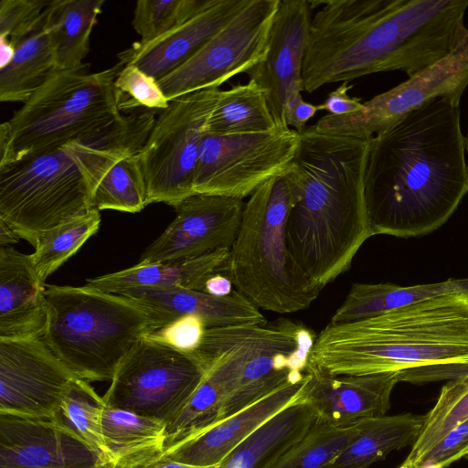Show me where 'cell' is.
I'll list each match as a JSON object with an SVG mask.
<instances>
[{"label": "cell", "instance_id": "51", "mask_svg": "<svg viewBox=\"0 0 468 468\" xmlns=\"http://www.w3.org/2000/svg\"><path fill=\"white\" fill-rule=\"evenodd\" d=\"M398 468V467H397Z\"/></svg>", "mask_w": 468, "mask_h": 468}, {"label": "cell", "instance_id": "5", "mask_svg": "<svg viewBox=\"0 0 468 468\" xmlns=\"http://www.w3.org/2000/svg\"><path fill=\"white\" fill-rule=\"evenodd\" d=\"M468 362V294L415 303L355 322L329 323L308 365L331 375H367Z\"/></svg>", "mask_w": 468, "mask_h": 468}, {"label": "cell", "instance_id": "27", "mask_svg": "<svg viewBox=\"0 0 468 468\" xmlns=\"http://www.w3.org/2000/svg\"><path fill=\"white\" fill-rule=\"evenodd\" d=\"M424 415L401 413L362 420L351 441L326 468H366L393 451L412 446Z\"/></svg>", "mask_w": 468, "mask_h": 468}, {"label": "cell", "instance_id": "22", "mask_svg": "<svg viewBox=\"0 0 468 468\" xmlns=\"http://www.w3.org/2000/svg\"><path fill=\"white\" fill-rule=\"evenodd\" d=\"M119 294L146 309L150 318L149 332L186 314L201 317L207 328L268 324L260 309L237 290L222 297L184 288L133 289Z\"/></svg>", "mask_w": 468, "mask_h": 468}, {"label": "cell", "instance_id": "29", "mask_svg": "<svg viewBox=\"0 0 468 468\" xmlns=\"http://www.w3.org/2000/svg\"><path fill=\"white\" fill-rule=\"evenodd\" d=\"M104 0H51L45 9L57 69L82 67Z\"/></svg>", "mask_w": 468, "mask_h": 468}, {"label": "cell", "instance_id": "50", "mask_svg": "<svg viewBox=\"0 0 468 468\" xmlns=\"http://www.w3.org/2000/svg\"><path fill=\"white\" fill-rule=\"evenodd\" d=\"M464 146H465V150L468 152V132H467L466 137H464ZM467 173H468V165H467Z\"/></svg>", "mask_w": 468, "mask_h": 468}, {"label": "cell", "instance_id": "21", "mask_svg": "<svg viewBox=\"0 0 468 468\" xmlns=\"http://www.w3.org/2000/svg\"><path fill=\"white\" fill-rule=\"evenodd\" d=\"M250 1L207 0L198 12L166 34L150 42L132 44L118 54L119 61L133 64L159 80L191 58Z\"/></svg>", "mask_w": 468, "mask_h": 468}, {"label": "cell", "instance_id": "35", "mask_svg": "<svg viewBox=\"0 0 468 468\" xmlns=\"http://www.w3.org/2000/svg\"><path fill=\"white\" fill-rule=\"evenodd\" d=\"M104 407L103 398L95 391L89 381L75 378L70 383L56 416L111 462L102 434Z\"/></svg>", "mask_w": 468, "mask_h": 468}, {"label": "cell", "instance_id": "9", "mask_svg": "<svg viewBox=\"0 0 468 468\" xmlns=\"http://www.w3.org/2000/svg\"><path fill=\"white\" fill-rule=\"evenodd\" d=\"M290 202L283 176L271 178L250 196L223 271L259 309L282 314L309 308L322 291L290 254L286 239Z\"/></svg>", "mask_w": 468, "mask_h": 468}, {"label": "cell", "instance_id": "43", "mask_svg": "<svg viewBox=\"0 0 468 468\" xmlns=\"http://www.w3.org/2000/svg\"><path fill=\"white\" fill-rule=\"evenodd\" d=\"M301 90H292L284 105V123L299 133L305 130L306 122L314 116L318 106L303 101Z\"/></svg>", "mask_w": 468, "mask_h": 468}, {"label": "cell", "instance_id": "48", "mask_svg": "<svg viewBox=\"0 0 468 468\" xmlns=\"http://www.w3.org/2000/svg\"><path fill=\"white\" fill-rule=\"evenodd\" d=\"M98 468H120L118 465H116L115 463L110 462V463H107Z\"/></svg>", "mask_w": 468, "mask_h": 468}, {"label": "cell", "instance_id": "30", "mask_svg": "<svg viewBox=\"0 0 468 468\" xmlns=\"http://www.w3.org/2000/svg\"><path fill=\"white\" fill-rule=\"evenodd\" d=\"M278 125L265 91L253 80L220 90L207 132L214 134L255 133Z\"/></svg>", "mask_w": 468, "mask_h": 468}, {"label": "cell", "instance_id": "49", "mask_svg": "<svg viewBox=\"0 0 468 468\" xmlns=\"http://www.w3.org/2000/svg\"><path fill=\"white\" fill-rule=\"evenodd\" d=\"M462 458H468V448L460 454L459 460Z\"/></svg>", "mask_w": 468, "mask_h": 468}, {"label": "cell", "instance_id": "6", "mask_svg": "<svg viewBox=\"0 0 468 468\" xmlns=\"http://www.w3.org/2000/svg\"><path fill=\"white\" fill-rule=\"evenodd\" d=\"M315 340L309 328L286 319L214 327L190 356L218 388L223 420L303 377Z\"/></svg>", "mask_w": 468, "mask_h": 468}, {"label": "cell", "instance_id": "26", "mask_svg": "<svg viewBox=\"0 0 468 468\" xmlns=\"http://www.w3.org/2000/svg\"><path fill=\"white\" fill-rule=\"evenodd\" d=\"M453 293L468 294V278H452L436 283L407 287L389 282H355L330 323L365 320L405 305Z\"/></svg>", "mask_w": 468, "mask_h": 468}, {"label": "cell", "instance_id": "28", "mask_svg": "<svg viewBox=\"0 0 468 468\" xmlns=\"http://www.w3.org/2000/svg\"><path fill=\"white\" fill-rule=\"evenodd\" d=\"M45 12V11H44ZM37 27L16 41L11 60L0 68V101L26 102L56 70L45 13Z\"/></svg>", "mask_w": 468, "mask_h": 468}, {"label": "cell", "instance_id": "25", "mask_svg": "<svg viewBox=\"0 0 468 468\" xmlns=\"http://www.w3.org/2000/svg\"><path fill=\"white\" fill-rule=\"evenodd\" d=\"M318 417L304 399L266 420L215 468H270L299 442Z\"/></svg>", "mask_w": 468, "mask_h": 468}, {"label": "cell", "instance_id": "20", "mask_svg": "<svg viewBox=\"0 0 468 468\" xmlns=\"http://www.w3.org/2000/svg\"><path fill=\"white\" fill-rule=\"evenodd\" d=\"M305 373V402L318 419L338 427L387 415L391 393L400 381V372L331 375L307 365Z\"/></svg>", "mask_w": 468, "mask_h": 468}, {"label": "cell", "instance_id": "18", "mask_svg": "<svg viewBox=\"0 0 468 468\" xmlns=\"http://www.w3.org/2000/svg\"><path fill=\"white\" fill-rule=\"evenodd\" d=\"M312 10L308 0H280L269 30L265 55L246 72L250 80L265 91L271 112L281 126H286L284 105L288 94L293 90L303 91V67Z\"/></svg>", "mask_w": 468, "mask_h": 468}, {"label": "cell", "instance_id": "1", "mask_svg": "<svg viewBox=\"0 0 468 468\" xmlns=\"http://www.w3.org/2000/svg\"><path fill=\"white\" fill-rule=\"evenodd\" d=\"M312 16L303 85L349 82L399 70L409 78L452 54L467 37L468 0H325Z\"/></svg>", "mask_w": 468, "mask_h": 468}, {"label": "cell", "instance_id": "46", "mask_svg": "<svg viewBox=\"0 0 468 468\" xmlns=\"http://www.w3.org/2000/svg\"><path fill=\"white\" fill-rule=\"evenodd\" d=\"M233 286L230 278L225 272L218 271L207 276L204 280L199 292L222 297L230 294L234 291L232 289Z\"/></svg>", "mask_w": 468, "mask_h": 468}, {"label": "cell", "instance_id": "44", "mask_svg": "<svg viewBox=\"0 0 468 468\" xmlns=\"http://www.w3.org/2000/svg\"><path fill=\"white\" fill-rule=\"evenodd\" d=\"M354 87L344 81L335 90L331 91L324 101L317 105L318 111H327L332 115H346L360 112L363 103L360 98L350 97L349 90Z\"/></svg>", "mask_w": 468, "mask_h": 468}, {"label": "cell", "instance_id": "24", "mask_svg": "<svg viewBox=\"0 0 468 468\" xmlns=\"http://www.w3.org/2000/svg\"><path fill=\"white\" fill-rule=\"evenodd\" d=\"M229 257V250L220 249L195 258L137 263L119 271L88 279L85 285L113 293L133 289L184 288L199 291L207 276L224 271Z\"/></svg>", "mask_w": 468, "mask_h": 468}, {"label": "cell", "instance_id": "11", "mask_svg": "<svg viewBox=\"0 0 468 468\" xmlns=\"http://www.w3.org/2000/svg\"><path fill=\"white\" fill-rule=\"evenodd\" d=\"M299 143L300 133L287 126L255 133L206 132L194 175V194L250 197L263 183L286 172Z\"/></svg>", "mask_w": 468, "mask_h": 468}, {"label": "cell", "instance_id": "33", "mask_svg": "<svg viewBox=\"0 0 468 468\" xmlns=\"http://www.w3.org/2000/svg\"><path fill=\"white\" fill-rule=\"evenodd\" d=\"M100 225V211L93 208L42 233L30 254L40 279L46 282L98 231Z\"/></svg>", "mask_w": 468, "mask_h": 468}, {"label": "cell", "instance_id": "13", "mask_svg": "<svg viewBox=\"0 0 468 468\" xmlns=\"http://www.w3.org/2000/svg\"><path fill=\"white\" fill-rule=\"evenodd\" d=\"M280 0H250L191 58L157 80L169 101L198 90L218 88L259 63Z\"/></svg>", "mask_w": 468, "mask_h": 468}, {"label": "cell", "instance_id": "32", "mask_svg": "<svg viewBox=\"0 0 468 468\" xmlns=\"http://www.w3.org/2000/svg\"><path fill=\"white\" fill-rule=\"evenodd\" d=\"M165 426L156 419L105 404L102 434L111 462L150 449H164Z\"/></svg>", "mask_w": 468, "mask_h": 468}, {"label": "cell", "instance_id": "12", "mask_svg": "<svg viewBox=\"0 0 468 468\" xmlns=\"http://www.w3.org/2000/svg\"><path fill=\"white\" fill-rule=\"evenodd\" d=\"M204 374L194 358L143 337L119 365L106 405L165 424L187 403Z\"/></svg>", "mask_w": 468, "mask_h": 468}, {"label": "cell", "instance_id": "34", "mask_svg": "<svg viewBox=\"0 0 468 468\" xmlns=\"http://www.w3.org/2000/svg\"><path fill=\"white\" fill-rule=\"evenodd\" d=\"M138 153L118 160L97 186L92 208L137 213L148 206L147 187Z\"/></svg>", "mask_w": 468, "mask_h": 468}, {"label": "cell", "instance_id": "10", "mask_svg": "<svg viewBox=\"0 0 468 468\" xmlns=\"http://www.w3.org/2000/svg\"><path fill=\"white\" fill-rule=\"evenodd\" d=\"M219 91L218 88H211L176 98L156 117L137 154L148 205L163 202L176 207L194 195L200 144Z\"/></svg>", "mask_w": 468, "mask_h": 468}, {"label": "cell", "instance_id": "4", "mask_svg": "<svg viewBox=\"0 0 468 468\" xmlns=\"http://www.w3.org/2000/svg\"><path fill=\"white\" fill-rule=\"evenodd\" d=\"M155 120L153 110L129 112L94 133L0 168V219L35 247L42 233L93 209L104 175L142 149Z\"/></svg>", "mask_w": 468, "mask_h": 468}, {"label": "cell", "instance_id": "39", "mask_svg": "<svg viewBox=\"0 0 468 468\" xmlns=\"http://www.w3.org/2000/svg\"><path fill=\"white\" fill-rule=\"evenodd\" d=\"M51 1L1 0L0 37L16 41L31 33L40 23Z\"/></svg>", "mask_w": 468, "mask_h": 468}, {"label": "cell", "instance_id": "2", "mask_svg": "<svg viewBox=\"0 0 468 468\" xmlns=\"http://www.w3.org/2000/svg\"><path fill=\"white\" fill-rule=\"evenodd\" d=\"M461 100L435 98L370 138L364 190L371 236L430 233L468 192Z\"/></svg>", "mask_w": 468, "mask_h": 468}, {"label": "cell", "instance_id": "19", "mask_svg": "<svg viewBox=\"0 0 468 468\" xmlns=\"http://www.w3.org/2000/svg\"><path fill=\"white\" fill-rule=\"evenodd\" d=\"M305 373V372H304ZM309 376L289 380L205 431L164 449L166 458L193 467L215 468L256 429L284 408L304 399Z\"/></svg>", "mask_w": 468, "mask_h": 468}, {"label": "cell", "instance_id": "41", "mask_svg": "<svg viewBox=\"0 0 468 468\" xmlns=\"http://www.w3.org/2000/svg\"><path fill=\"white\" fill-rule=\"evenodd\" d=\"M468 448V420L454 429L422 460L420 468H445Z\"/></svg>", "mask_w": 468, "mask_h": 468}, {"label": "cell", "instance_id": "3", "mask_svg": "<svg viewBox=\"0 0 468 468\" xmlns=\"http://www.w3.org/2000/svg\"><path fill=\"white\" fill-rule=\"evenodd\" d=\"M369 140L305 128L282 175L291 198L288 249L298 268L321 290L350 269L360 247L372 237L364 190Z\"/></svg>", "mask_w": 468, "mask_h": 468}, {"label": "cell", "instance_id": "42", "mask_svg": "<svg viewBox=\"0 0 468 468\" xmlns=\"http://www.w3.org/2000/svg\"><path fill=\"white\" fill-rule=\"evenodd\" d=\"M468 376V362L428 366L400 372L399 380L411 384H424L452 380Z\"/></svg>", "mask_w": 468, "mask_h": 468}, {"label": "cell", "instance_id": "31", "mask_svg": "<svg viewBox=\"0 0 468 468\" xmlns=\"http://www.w3.org/2000/svg\"><path fill=\"white\" fill-rule=\"evenodd\" d=\"M468 420V376L442 386L436 403L424 415L420 433L398 468H420L423 458Z\"/></svg>", "mask_w": 468, "mask_h": 468}, {"label": "cell", "instance_id": "14", "mask_svg": "<svg viewBox=\"0 0 468 468\" xmlns=\"http://www.w3.org/2000/svg\"><path fill=\"white\" fill-rule=\"evenodd\" d=\"M467 86L468 36L449 56L365 101L360 112L339 116L328 113L313 127L324 133L370 139L435 98L461 100Z\"/></svg>", "mask_w": 468, "mask_h": 468}, {"label": "cell", "instance_id": "17", "mask_svg": "<svg viewBox=\"0 0 468 468\" xmlns=\"http://www.w3.org/2000/svg\"><path fill=\"white\" fill-rule=\"evenodd\" d=\"M107 463L57 416L0 414V468H98Z\"/></svg>", "mask_w": 468, "mask_h": 468}, {"label": "cell", "instance_id": "8", "mask_svg": "<svg viewBox=\"0 0 468 468\" xmlns=\"http://www.w3.org/2000/svg\"><path fill=\"white\" fill-rule=\"evenodd\" d=\"M88 66L54 70L0 125V168L94 133L126 113L115 87L124 65L99 72Z\"/></svg>", "mask_w": 468, "mask_h": 468}, {"label": "cell", "instance_id": "36", "mask_svg": "<svg viewBox=\"0 0 468 468\" xmlns=\"http://www.w3.org/2000/svg\"><path fill=\"white\" fill-rule=\"evenodd\" d=\"M359 422L338 427L317 419L308 433L270 468H326L357 433Z\"/></svg>", "mask_w": 468, "mask_h": 468}, {"label": "cell", "instance_id": "47", "mask_svg": "<svg viewBox=\"0 0 468 468\" xmlns=\"http://www.w3.org/2000/svg\"><path fill=\"white\" fill-rule=\"evenodd\" d=\"M19 236L5 221L0 219V246L7 247L18 242Z\"/></svg>", "mask_w": 468, "mask_h": 468}, {"label": "cell", "instance_id": "16", "mask_svg": "<svg viewBox=\"0 0 468 468\" xmlns=\"http://www.w3.org/2000/svg\"><path fill=\"white\" fill-rule=\"evenodd\" d=\"M245 203L218 195L194 194L175 208L176 218L141 254L139 264L198 257L230 250L238 236Z\"/></svg>", "mask_w": 468, "mask_h": 468}, {"label": "cell", "instance_id": "37", "mask_svg": "<svg viewBox=\"0 0 468 468\" xmlns=\"http://www.w3.org/2000/svg\"><path fill=\"white\" fill-rule=\"evenodd\" d=\"M207 0H139L132 25L142 43L166 34L198 12Z\"/></svg>", "mask_w": 468, "mask_h": 468}, {"label": "cell", "instance_id": "15", "mask_svg": "<svg viewBox=\"0 0 468 468\" xmlns=\"http://www.w3.org/2000/svg\"><path fill=\"white\" fill-rule=\"evenodd\" d=\"M75 378L41 336L0 337V414L55 417Z\"/></svg>", "mask_w": 468, "mask_h": 468}, {"label": "cell", "instance_id": "45", "mask_svg": "<svg viewBox=\"0 0 468 468\" xmlns=\"http://www.w3.org/2000/svg\"><path fill=\"white\" fill-rule=\"evenodd\" d=\"M164 449L146 450L113 463L120 468H197L166 458L163 454Z\"/></svg>", "mask_w": 468, "mask_h": 468}, {"label": "cell", "instance_id": "23", "mask_svg": "<svg viewBox=\"0 0 468 468\" xmlns=\"http://www.w3.org/2000/svg\"><path fill=\"white\" fill-rule=\"evenodd\" d=\"M46 286L30 254L12 246L0 248V337H42Z\"/></svg>", "mask_w": 468, "mask_h": 468}, {"label": "cell", "instance_id": "40", "mask_svg": "<svg viewBox=\"0 0 468 468\" xmlns=\"http://www.w3.org/2000/svg\"><path fill=\"white\" fill-rule=\"evenodd\" d=\"M207 330L204 320L196 314L180 316L144 337L190 355L202 344Z\"/></svg>", "mask_w": 468, "mask_h": 468}, {"label": "cell", "instance_id": "38", "mask_svg": "<svg viewBox=\"0 0 468 468\" xmlns=\"http://www.w3.org/2000/svg\"><path fill=\"white\" fill-rule=\"evenodd\" d=\"M115 87L122 95L123 112L135 111L138 107L163 111L170 102L157 80L133 64L124 65L115 80Z\"/></svg>", "mask_w": 468, "mask_h": 468}, {"label": "cell", "instance_id": "7", "mask_svg": "<svg viewBox=\"0 0 468 468\" xmlns=\"http://www.w3.org/2000/svg\"><path fill=\"white\" fill-rule=\"evenodd\" d=\"M46 311L43 341L86 381L112 380L150 328L149 314L137 302L87 285H47Z\"/></svg>", "mask_w": 468, "mask_h": 468}]
</instances>
